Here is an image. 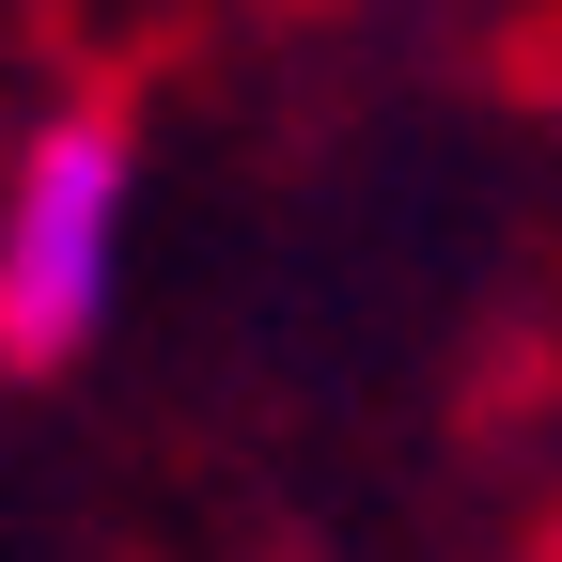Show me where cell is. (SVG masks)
Wrapping results in <instances>:
<instances>
[{
    "label": "cell",
    "mask_w": 562,
    "mask_h": 562,
    "mask_svg": "<svg viewBox=\"0 0 562 562\" xmlns=\"http://www.w3.org/2000/svg\"><path fill=\"white\" fill-rule=\"evenodd\" d=\"M110 220H125V125L79 110L16 157V203H0V360L16 375L79 360V328L110 297Z\"/></svg>",
    "instance_id": "cell-1"
}]
</instances>
